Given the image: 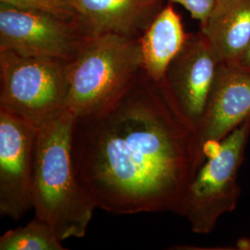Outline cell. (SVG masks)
<instances>
[{"mask_svg": "<svg viewBox=\"0 0 250 250\" xmlns=\"http://www.w3.org/2000/svg\"><path fill=\"white\" fill-rule=\"evenodd\" d=\"M196 133L143 70L99 110L76 117L72 160L97 208L119 215L178 214L199 164Z\"/></svg>", "mask_w": 250, "mask_h": 250, "instance_id": "obj_1", "label": "cell"}, {"mask_svg": "<svg viewBox=\"0 0 250 250\" xmlns=\"http://www.w3.org/2000/svg\"><path fill=\"white\" fill-rule=\"evenodd\" d=\"M75 119L66 107L36 128L33 208L62 242L83 237L97 208L74 169Z\"/></svg>", "mask_w": 250, "mask_h": 250, "instance_id": "obj_2", "label": "cell"}, {"mask_svg": "<svg viewBox=\"0 0 250 250\" xmlns=\"http://www.w3.org/2000/svg\"><path fill=\"white\" fill-rule=\"evenodd\" d=\"M142 71L138 39L115 34L87 36L69 62L67 108L86 116L118 99Z\"/></svg>", "mask_w": 250, "mask_h": 250, "instance_id": "obj_3", "label": "cell"}, {"mask_svg": "<svg viewBox=\"0 0 250 250\" xmlns=\"http://www.w3.org/2000/svg\"><path fill=\"white\" fill-rule=\"evenodd\" d=\"M250 137L249 118L224 138L197 169L178 212L193 232L210 233L224 215L235 209L241 194L238 173Z\"/></svg>", "mask_w": 250, "mask_h": 250, "instance_id": "obj_4", "label": "cell"}, {"mask_svg": "<svg viewBox=\"0 0 250 250\" xmlns=\"http://www.w3.org/2000/svg\"><path fill=\"white\" fill-rule=\"evenodd\" d=\"M69 62L0 51V108L36 128L67 107Z\"/></svg>", "mask_w": 250, "mask_h": 250, "instance_id": "obj_5", "label": "cell"}, {"mask_svg": "<svg viewBox=\"0 0 250 250\" xmlns=\"http://www.w3.org/2000/svg\"><path fill=\"white\" fill-rule=\"evenodd\" d=\"M87 37L79 21L0 3V51L72 62Z\"/></svg>", "mask_w": 250, "mask_h": 250, "instance_id": "obj_6", "label": "cell"}, {"mask_svg": "<svg viewBox=\"0 0 250 250\" xmlns=\"http://www.w3.org/2000/svg\"><path fill=\"white\" fill-rule=\"evenodd\" d=\"M36 128L0 108V215L20 220L33 208Z\"/></svg>", "mask_w": 250, "mask_h": 250, "instance_id": "obj_7", "label": "cell"}, {"mask_svg": "<svg viewBox=\"0 0 250 250\" xmlns=\"http://www.w3.org/2000/svg\"><path fill=\"white\" fill-rule=\"evenodd\" d=\"M219 62L205 36L188 34L161 85L181 116L196 130L205 114Z\"/></svg>", "mask_w": 250, "mask_h": 250, "instance_id": "obj_8", "label": "cell"}, {"mask_svg": "<svg viewBox=\"0 0 250 250\" xmlns=\"http://www.w3.org/2000/svg\"><path fill=\"white\" fill-rule=\"evenodd\" d=\"M250 118V69L219 62L201 124L196 130L199 167L221 141Z\"/></svg>", "mask_w": 250, "mask_h": 250, "instance_id": "obj_9", "label": "cell"}, {"mask_svg": "<svg viewBox=\"0 0 250 250\" xmlns=\"http://www.w3.org/2000/svg\"><path fill=\"white\" fill-rule=\"evenodd\" d=\"M161 0H67L87 36L115 34L138 39Z\"/></svg>", "mask_w": 250, "mask_h": 250, "instance_id": "obj_10", "label": "cell"}, {"mask_svg": "<svg viewBox=\"0 0 250 250\" xmlns=\"http://www.w3.org/2000/svg\"><path fill=\"white\" fill-rule=\"evenodd\" d=\"M200 31L219 62L239 65L250 44V0H218Z\"/></svg>", "mask_w": 250, "mask_h": 250, "instance_id": "obj_11", "label": "cell"}, {"mask_svg": "<svg viewBox=\"0 0 250 250\" xmlns=\"http://www.w3.org/2000/svg\"><path fill=\"white\" fill-rule=\"evenodd\" d=\"M186 34L181 17L169 4L159 10L138 38L142 52V70L161 84L170 62L185 45Z\"/></svg>", "mask_w": 250, "mask_h": 250, "instance_id": "obj_12", "label": "cell"}, {"mask_svg": "<svg viewBox=\"0 0 250 250\" xmlns=\"http://www.w3.org/2000/svg\"><path fill=\"white\" fill-rule=\"evenodd\" d=\"M62 243L51 226L36 217L26 225L5 232L0 237V250H62Z\"/></svg>", "mask_w": 250, "mask_h": 250, "instance_id": "obj_13", "label": "cell"}, {"mask_svg": "<svg viewBox=\"0 0 250 250\" xmlns=\"http://www.w3.org/2000/svg\"><path fill=\"white\" fill-rule=\"evenodd\" d=\"M0 3L15 9L43 12L67 21H78L75 10L67 0H0Z\"/></svg>", "mask_w": 250, "mask_h": 250, "instance_id": "obj_14", "label": "cell"}, {"mask_svg": "<svg viewBox=\"0 0 250 250\" xmlns=\"http://www.w3.org/2000/svg\"><path fill=\"white\" fill-rule=\"evenodd\" d=\"M178 3L188 9L191 16L197 20L200 26L204 25L213 12L217 0H169Z\"/></svg>", "mask_w": 250, "mask_h": 250, "instance_id": "obj_15", "label": "cell"}, {"mask_svg": "<svg viewBox=\"0 0 250 250\" xmlns=\"http://www.w3.org/2000/svg\"><path fill=\"white\" fill-rule=\"evenodd\" d=\"M232 250H250V238H240Z\"/></svg>", "mask_w": 250, "mask_h": 250, "instance_id": "obj_16", "label": "cell"}, {"mask_svg": "<svg viewBox=\"0 0 250 250\" xmlns=\"http://www.w3.org/2000/svg\"><path fill=\"white\" fill-rule=\"evenodd\" d=\"M240 66L243 67H246V68H250V44L246 51V53L244 55L243 59L241 60V62L239 63Z\"/></svg>", "mask_w": 250, "mask_h": 250, "instance_id": "obj_17", "label": "cell"}, {"mask_svg": "<svg viewBox=\"0 0 250 250\" xmlns=\"http://www.w3.org/2000/svg\"><path fill=\"white\" fill-rule=\"evenodd\" d=\"M249 69H250V68H249Z\"/></svg>", "mask_w": 250, "mask_h": 250, "instance_id": "obj_18", "label": "cell"}, {"mask_svg": "<svg viewBox=\"0 0 250 250\" xmlns=\"http://www.w3.org/2000/svg\"><path fill=\"white\" fill-rule=\"evenodd\" d=\"M217 1H218V0H217Z\"/></svg>", "mask_w": 250, "mask_h": 250, "instance_id": "obj_19", "label": "cell"}]
</instances>
